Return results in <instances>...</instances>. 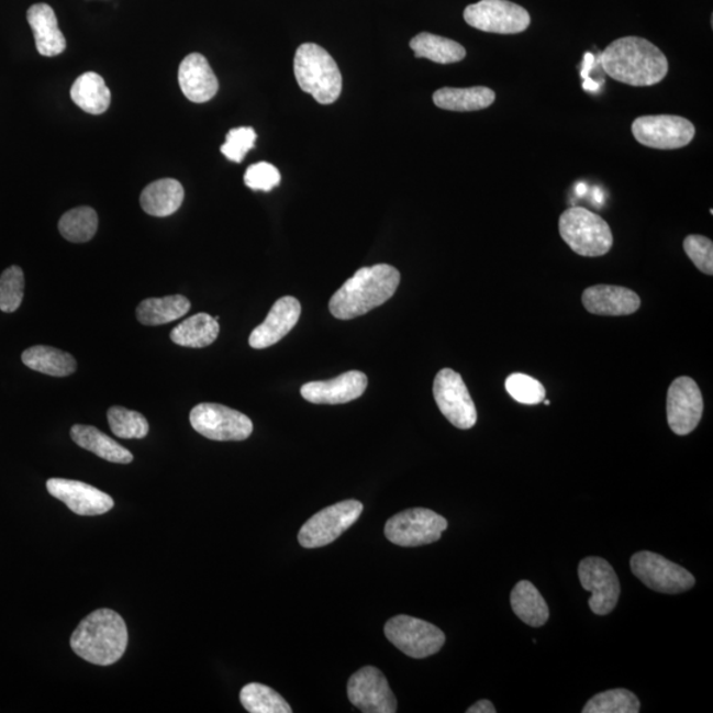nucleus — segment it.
Wrapping results in <instances>:
<instances>
[{
    "label": "nucleus",
    "instance_id": "a19ab883",
    "mask_svg": "<svg viewBox=\"0 0 713 713\" xmlns=\"http://www.w3.org/2000/svg\"><path fill=\"white\" fill-rule=\"evenodd\" d=\"M468 713H495V706L493 705L492 702H489L487 699L480 700V702H477L470 709L467 710Z\"/></svg>",
    "mask_w": 713,
    "mask_h": 713
},
{
    "label": "nucleus",
    "instance_id": "a211bd4d",
    "mask_svg": "<svg viewBox=\"0 0 713 713\" xmlns=\"http://www.w3.org/2000/svg\"><path fill=\"white\" fill-rule=\"evenodd\" d=\"M302 305L293 297H285L272 305L264 323L252 332L248 344L253 349H266L278 344L296 328L299 322Z\"/></svg>",
    "mask_w": 713,
    "mask_h": 713
},
{
    "label": "nucleus",
    "instance_id": "ddd939ff",
    "mask_svg": "<svg viewBox=\"0 0 713 713\" xmlns=\"http://www.w3.org/2000/svg\"><path fill=\"white\" fill-rule=\"evenodd\" d=\"M434 398L442 414L456 428L469 430L477 423V410L459 372L443 369L434 381Z\"/></svg>",
    "mask_w": 713,
    "mask_h": 713
},
{
    "label": "nucleus",
    "instance_id": "6ab92c4d",
    "mask_svg": "<svg viewBox=\"0 0 713 713\" xmlns=\"http://www.w3.org/2000/svg\"><path fill=\"white\" fill-rule=\"evenodd\" d=\"M368 383V377L363 371L352 370L330 381L305 383L300 392L310 403L344 404L363 397Z\"/></svg>",
    "mask_w": 713,
    "mask_h": 713
},
{
    "label": "nucleus",
    "instance_id": "c85d7f7f",
    "mask_svg": "<svg viewBox=\"0 0 713 713\" xmlns=\"http://www.w3.org/2000/svg\"><path fill=\"white\" fill-rule=\"evenodd\" d=\"M191 310V302L186 297L172 296L143 300L137 305L136 317L148 326L163 325L186 316Z\"/></svg>",
    "mask_w": 713,
    "mask_h": 713
},
{
    "label": "nucleus",
    "instance_id": "393cba45",
    "mask_svg": "<svg viewBox=\"0 0 713 713\" xmlns=\"http://www.w3.org/2000/svg\"><path fill=\"white\" fill-rule=\"evenodd\" d=\"M71 100L85 113L100 115L110 107L111 93L103 78L94 71H88L77 78L70 90Z\"/></svg>",
    "mask_w": 713,
    "mask_h": 713
},
{
    "label": "nucleus",
    "instance_id": "1a4fd4ad",
    "mask_svg": "<svg viewBox=\"0 0 713 713\" xmlns=\"http://www.w3.org/2000/svg\"><path fill=\"white\" fill-rule=\"evenodd\" d=\"M364 505L356 500L336 503L311 516L299 532L300 546L319 548L331 545L346 530L355 525L363 514Z\"/></svg>",
    "mask_w": 713,
    "mask_h": 713
},
{
    "label": "nucleus",
    "instance_id": "c756f323",
    "mask_svg": "<svg viewBox=\"0 0 713 713\" xmlns=\"http://www.w3.org/2000/svg\"><path fill=\"white\" fill-rule=\"evenodd\" d=\"M434 103L449 111H477L487 109L495 101V93L486 87L466 89L443 88L435 91Z\"/></svg>",
    "mask_w": 713,
    "mask_h": 713
},
{
    "label": "nucleus",
    "instance_id": "bb28decb",
    "mask_svg": "<svg viewBox=\"0 0 713 713\" xmlns=\"http://www.w3.org/2000/svg\"><path fill=\"white\" fill-rule=\"evenodd\" d=\"M219 335V320L208 313H198L176 326L171 339L176 345L199 349L212 345Z\"/></svg>",
    "mask_w": 713,
    "mask_h": 713
},
{
    "label": "nucleus",
    "instance_id": "7c9ffc66",
    "mask_svg": "<svg viewBox=\"0 0 713 713\" xmlns=\"http://www.w3.org/2000/svg\"><path fill=\"white\" fill-rule=\"evenodd\" d=\"M416 58H428L437 64H454L463 62L467 56L466 48L450 38L422 32L410 42Z\"/></svg>",
    "mask_w": 713,
    "mask_h": 713
},
{
    "label": "nucleus",
    "instance_id": "5701e85b",
    "mask_svg": "<svg viewBox=\"0 0 713 713\" xmlns=\"http://www.w3.org/2000/svg\"><path fill=\"white\" fill-rule=\"evenodd\" d=\"M71 439L83 449L101 457V459L114 464L133 463L134 456L129 449L121 446L114 439L93 425L76 424L70 430Z\"/></svg>",
    "mask_w": 713,
    "mask_h": 713
},
{
    "label": "nucleus",
    "instance_id": "f704fd0d",
    "mask_svg": "<svg viewBox=\"0 0 713 713\" xmlns=\"http://www.w3.org/2000/svg\"><path fill=\"white\" fill-rule=\"evenodd\" d=\"M110 430L121 439H143L148 435L147 419L133 410L114 405L108 412Z\"/></svg>",
    "mask_w": 713,
    "mask_h": 713
},
{
    "label": "nucleus",
    "instance_id": "a878e982",
    "mask_svg": "<svg viewBox=\"0 0 713 713\" xmlns=\"http://www.w3.org/2000/svg\"><path fill=\"white\" fill-rule=\"evenodd\" d=\"M22 361L31 370L51 377H68L77 370L74 356L52 346L36 345L25 350Z\"/></svg>",
    "mask_w": 713,
    "mask_h": 713
},
{
    "label": "nucleus",
    "instance_id": "6e6552de",
    "mask_svg": "<svg viewBox=\"0 0 713 713\" xmlns=\"http://www.w3.org/2000/svg\"><path fill=\"white\" fill-rule=\"evenodd\" d=\"M196 433L215 442H242L253 434L250 417L218 403L196 405L189 415Z\"/></svg>",
    "mask_w": 713,
    "mask_h": 713
},
{
    "label": "nucleus",
    "instance_id": "20e7f679",
    "mask_svg": "<svg viewBox=\"0 0 713 713\" xmlns=\"http://www.w3.org/2000/svg\"><path fill=\"white\" fill-rule=\"evenodd\" d=\"M300 89L319 103L331 104L338 100L343 90V76L335 58L316 44L300 45L293 60Z\"/></svg>",
    "mask_w": 713,
    "mask_h": 713
},
{
    "label": "nucleus",
    "instance_id": "f3484780",
    "mask_svg": "<svg viewBox=\"0 0 713 713\" xmlns=\"http://www.w3.org/2000/svg\"><path fill=\"white\" fill-rule=\"evenodd\" d=\"M47 489L52 497L78 515H102L114 508V500L109 494L81 481L51 479Z\"/></svg>",
    "mask_w": 713,
    "mask_h": 713
},
{
    "label": "nucleus",
    "instance_id": "c9c22d12",
    "mask_svg": "<svg viewBox=\"0 0 713 713\" xmlns=\"http://www.w3.org/2000/svg\"><path fill=\"white\" fill-rule=\"evenodd\" d=\"M24 272L19 266H11L0 275V311L15 312L24 298Z\"/></svg>",
    "mask_w": 713,
    "mask_h": 713
},
{
    "label": "nucleus",
    "instance_id": "2eb2a0df",
    "mask_svg": "<svg viewBox=\"0 0 713 713\" xmlns=\"http://www.w3.org/2000/svg\"><path fill=\"white\" fill-rule=\"evenodd\" d=\"M704 402L702 391L690 377H679L667 392V421L673 434L686 436L702 421Z\"/></svg>",
    "mask_w": 713,
    "mask_h": 713
},
{
    "label": "nucleus",
    "instance_id": "ea45409f",
    "mask_svg": "<svg viewBox=\"0 0 713 713\" xmlns=\"http://www.w3.org/2000/svg\"><path fill=\"white\" fill-rule=\"evenodd\" d=\"M280 172L270 163L260 161L247 168L245 185L253 191L270 192L280 185Z\"/></svg>",
    "mask_w": 713,
    "mask_h": 713
},
{
    "label": "nucleus",
    "instance_id": "f03ea898",
    "mask_svg": "<svg viewBox=\"0 0 713 713\" xmlns=\"http://www.w3.org/2000/svg\"><path fill=\"white\" fill-rule=\"evenodd\" d=\"M401 283V274L390 265L359 268L345 281L330 302V311L338 320H352L381 307Z\"/></svg>",
    "mask_w": 713,
    "mask_h": 713
},
{
    "label": "nucleus",
    "instance_id": "2f4dec72",
    "mask_svg": "<svg viewBox=\"0 0 713 713\" xmlns=\"http://www.w3.org/2000/svg\"><path fill=\"white\" fill-rule=\"evenodd\" d=\"M98 229V214L94 209L80 207L65 213L58 222L63 237L74 244H83L94 237Z\"/></svg>",
    "mask_w": 713,
    "mask_h": 713
},
{
    "label": "nucleus",
    "instance_id": "9d476101",
    "mask_svg": "<svg viewBox=\"0 0 713 713\" xmlns=\"http://www.w3.org/2000/svg\"><path fill=\"white\" fill-rule=\"evenodd\" d=\"M631 567L634 577L659 593H683L695 586L692 573L656 553L640 552L633 555Z\"/></svg>",
    "mask_w": 713,
    "mask_h": 713
},
{
    "label": "nucleus",
    "instance_id": "7ed1b4c3",
    "mask_svg": "<svg viewBox=\"0 0 713 713\" xmlns=\"http://www.w3.org/2000/svg\"><path fill=\"white\" fill-rule=\"evenodd\" d=\"M129 632L124 620L114 611L98 610L85 617L71 634V649L88 662L114 665L127 649Z\"/></svg>",
    "mask_w": 713,
    "mask_h": 713
},
{
    "label": "nucleus",
    "instance_id": "473e14b6",
    "mask_svg": "<svg viewBox=\"0 0 713 713\" xmlns=\"http://www.w3.org/2000/svg\"><path fill=\"white\" fill-rule=\"evenodd\" d=\"M239 699L245 710L250 713H291L292 709L283 697L270 687L260 683L246 684L241 690Z\"/></svg>",
    "mask_w": 713,
    "mask_h": 713
},
{
    "label": "nucleus",
    "instance_id": "0eeeda50",
    "mask_svg": "<svg viewBox=\"0 0 713 713\" xmlns=\"http://www.w3.org/2000/svg\"><path fill=\"white\" fill-rule=\"evenodd\" d=\"M385 636L405 656L416 659L434 656L446 644V634L439 627L404 614L386 623Z\"/></svg>",
    "mask_w": 713,
    "mask_h": 713
},
{
    "label": "nucleus",
    "instance_id": "72a5a7b5",
    "mask_svg": "<svg viewBox=\"0 0 713 713\" xmlns=\"http://www.w3.org/2000/svg\"><path fill=\"white\" fill-rule=\"evenodd\" d=\"M640 703L633 692L614 689L598 693L583 709L584 713H638Z\"/></svg>",
    "mask_w": 713,
    "mask_h": 713
},
{
    "label": "nucleus",
    "instance_id": "423d86ee",
    "mask_svg": "<svg viewBox=\"0 0 713 713\" xmlns=\"http://www.w3.org/2000/svg\"><path fill=\"white\" fill-rule=\"evenodd\" d=\"M448 522L430 509L416 508L391 516L386 523L385 535L401 547L431 545L442 538Z\"/></svg>",
    "mask_w": 713,
    "mask_h": 713
},
{
    "label": "nucleus",
    "instance_id": "4c0bfd02",
    "mask_svg": "<svg viewBox=\"0 0 713 713\" xmlns=\"http://www.w3.org/2000/svg\"><path fill=\"white\" fill-rule=\"evenodd\" d=\"M257 133L253 127H237L229 131L226 142L221 146V153L234 163H241L255 146Z\"/></svg>",
    "mask_w": 713,
    "mask_h": 713
},
{
    "label": "nucleus",
    "instance_id": "4468645a",
    "mask_svg": "<svg viewBox=\"0 0 713 713\" xmlns=\"http://www.w3.org/2000/svg\"><path fill=\"white\" fill-rule=\"evenodd\" d=\"M581 587L591 592L588 604L598 616H606L616 608L621 587L617 573L603 558H586L579 565Z\"/></svg>",
    "mask_w": 713,
    "mask_h": 713
},
{
    "label": "nucleus",
    "instance_id": "412c9836",
    "mask_svg": "<svg viewBox=\"0 0 713 713\" xmlns=\"http://www.w3.org/2000/svg\"><path fill=\"white\" fill-rule=\"evenodd\" d=\"M179 83L189 101L204 103L218 94L219 80L207 58L200 54L189 55L179 68Z\"/></svg>",
    "mask_w": 713,
    "mask_h": 713
},
{
    "label": "nucleus",
    "instance_id": "4be33fe9",
    "mask_svg": "<svg viewBox=\"0 0 713 713\" xmlns=\"http://www.w3.org/2000/svg\"><path fill=\"white\" fill-rule=\"evenodd\" d=\"M27 21L34 31L35 43L38 54L45 57L62 55L67 48V41L58 29L57 18L54 9L45 3L31 5L27 12Z\"/></svg>",
    "mask_w": 713,
    "mask_h": 713
},
{
    "label": "nucleus",
    "instance_id": "79ce46f5",
    "mask_svg": "<svg viewBox=\"0 0 713 713\" xmlns=\"http://www.w3.org/2000/svg\"><path fill=\"white\" fill-rule=\"evenodd\" d=\"M543 403H545L546 405H548V404L552 403V402H549V401H543Z\"/></svg>",
    "mask_w": 713,
    "mask_h": 713
},
{
    "label": "nucleus",
    "instance_id": "9b49d317",
    "mask_svg": "<svg viewBox=\"0 0 713 713\" xmlns=\"http://www.w3.org/2000/svg\"><path fill=\"white\" fill-rule=\"evenodd\" d=\"M464 19L476 30L490 34L515 35L532 23L528 12L509 0H481L464 11Z\"/></svg>",
    "mask_w": 713,
    "mask_h": 713
},
{
    "label": "nucleus",
    "instance_id": "f257e3e1",
    "mask_svg": "<svg viewBox=\"0 0 713 713\" xmlns=\"http://www.w3.org/2000/svg\"><path fill=\"white\" fill-rule=\"evenodd\" d=\"M605 74L631 87H653L669 74V62L656 45L637 36L621 37L600 57Z\"/></svg>",
    "mask_w": 713,
    "mask_h": 713
},
{
    "label": "nucleus",
    "instance_id": "b1692460",
    "mask_svg": "<svg viewBox=\"0 0 713 713\" xmlns=\"http://www.w3.org/2000/svg\"><path fill=\"white\" fill-rule=\"evenodd\" d=\"M182 201H185V188L175 179L156 180L141 194L143 211L154 218H168L178 212Z\"/></svg>",
    "mask_w": 713,
    "mask_h": 713
},
{
    "label": "nucleus",
    "instance_id": "dca6fc26",
    "mask_svg": "<svg viewBox=\"0 0 713 713\" xmlns=\"http://www.w3.org/2000/svg\"><path fill=\"white\" fill-rule=\"evenodd\" d=\"M350 703L364 713H394L398 704L388 679L375 666L353 673L348 683Z\"/></svg>",
    "mask_w": 713,
    "mask_h": 713
},
{
    "label": "nucleus",
    "instance_id": "aec40b11",
    "mask_svg": "<svg viewBox=\"0 0 713 713\" xmlns=\"http://www.w3.org/2000/svg\"><path fill=\"white\" fill-rule=\"evenodd\" d=\"M583 304L592 315L627 316L639 310L640 299L626 287L598 285L583 292Z\"/></svg>",
    "mask_w": 713,
    "mask_h": 713
},
{
    "label": "nucleus",
    "instance_id": "58836bf2",
    "mask_svg": "<svg viewBox=\"0 0 713 713\" xmlns=\"http://www.w3.org/2000/svg\"><path fill=\"white\" fill-rule=\"evenodd\" d=\"M684 252L692 264L705 275H713V244L703 235H689L683 242Z\"/></svg>",
    "mask_w": 713,
    "mask_h": 713
},
{
    "label": "nucleus",
    "instance_id": "39448f33",
    "mask_svg": "<svg viewBox=\"0 0 713 713\" xmlns=\"http://www.w3.org/2000/svg\"><path fill=\"white\" fill-rule=\"evenodd\" d=\"M559 233L571 250L581 257H603L613 246L608 222L581 207L569 208L560 215Z\"/></svg>",
    "mask_w": 713,
    "mask_h": 713
},
{
    "label": "nucleus",
    "instance_id": "e433bc0d",
    "mask_svg": "<svg viewBox=\"0 0 713 713\" xmlns=\"http://www.w3.org/2000/svg\"><path fill=\"white\" fill-rule=\"evenodd\" d=\"M505 386L510 397L522 404H538L545 401V386L538 379L522 372L508 377Z\"/></svg>",
    "mask_w": 713,
    "mask_h": 713
},
{
    "label": "nucleus",
    "instance_id": "cd10ccee",
    "mask_svg": "<svg viewBox=\"0 0 713 713\" xmlns=\"http://www.w3.org/2000/svg\"><path fill=\"white\" fill-rule=\"evenodd\" d=\"M515 616L528 626L539 627L547 623L549 611L546 600L527 580L520 581L510 597Z\"/></svg>",
    "mask_w": 713,
    "mask_h": 713
},
{
    "label": "nucleus",
    "instance_id": "f8f14e48",
    "mask_svg": "<svg viewBox=\"0 0 713 713\" xmlns=\"http://www.w3.org/2000/svg\"><path fill=\"white\" fill-rule=\"evenodd\" d=\"M633 136L645 147L677 149L689 146L695 137L692 122L678 115H645L632 124Z\"/></svg>",
    "mask_w": 713,
    "mask_h": 713
}]
</instances>
